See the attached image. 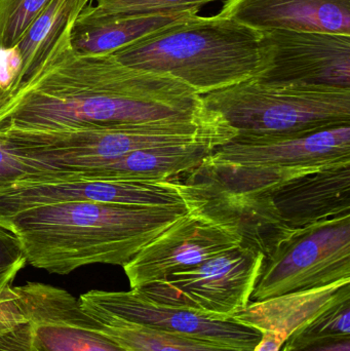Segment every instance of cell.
Segmentation results:
<instances>
[{
    "mask_svg": "<svg viewBox=\"0 0 350 351\" xmlns=\"http://www.w3.org/2000/svg\"><path fill=\"white\" fill-rule=\"evenodd\" d=\"M80 305L101 332L127 351H250L168 333L127 321L98 307Z\"/></svg>",
    "mask_w": 350,
    "mask_h": 351,
    "instance_id": "ffe728a7",
    "label": "cell"
},
{
    "mask_svg": "<svg viewBox=\"0 0 350 351\" xmlns=\"http://www.w3.org/2000/svg\"><path fill=\"white\" fill-rule=\"evenodd\" d=\"M90 1H92V0H90Z\"/></svg>",
    "mask_w": 350,
    "mask_h": 351,
    "instance_id": "1f68e13d",
    "label": "cell"
},
{
    "mask_svg": "<svg viewBox=\"0 0 350 351\" xmlns=\"http://www.w3.org/2000/svg\"><path fill=\"white\" fill-rule=\"evenodd\" d=\"M220 16L255 30L350 35V0H227Z\"/></svg>",
    "mask_w": 350,
    "mask_h": 351,
    "instance_id": "2e32d148",
    "label": "cell"
},
{
    "mask_svg": "<svg viewBox=\"0 0 350 351\" xmlns=\"http://www.w3.org/2000/svg\"><path fill=\"white\" fill-rule=\"evenodd\" d=\"M201 10H170L153 14L77 19L71 31V43L84 55H113L116 51L168 28Z\"/></svg>",
    "mask_w": 350,
    "mask_h": 351,
    "instance_id": "d6986e66",
    "label": "cell"
},
{
    "mask_svg": "<svg viewBox=\"0 0 350 351\" xmlns=\"http://www.w3.org/2000/svg\"><path fill=\"white\" fill-rule=\"evenodd\" d=\"M22 69V58L16 47H0V90L8 92L14 86Z\"/></svg>",
    "mask_w": 350,
    "mask_h": 351,
    "instance_id": "83f0119b",
    "label": "cell"
},
{
    "mask_svg": "<svg viewBox=\"0 0 350 351\" xmlns=\"http://www.w3.org/2000/svg\"><path fill=\"white\" fill-rule=\"evenodd\" d=\"M347 300H350V280H342L323 288L250 302L238 313L228 315L225 321L261 334H282L288 340L294 332L321 313Z\"/></svg>",
    "mask_w": 350,
    "mask_h": 351,
    "instance_id": "ac0fdd59",
    "label": "cell"
},
{
    "mask_svg": "<svg viewBox=\"0 0 350 351\" xmlns=\"http://www.w3.org/2000/svg\"><path fill=\"white\" fill-rule=\"evenodd\" d=\"M0 351H32V319L22 287H0Z\"/></svg>",
    "mask_w": 350,
    "mask_h": 351,
    "instance_id": "7402d4cb",
    "label": "cell"
},
{
    "mask_svg": "<svg viewBox=\"0 0 350 351\" xmlns=\"http://www.w3.org/2000/svg\"><path fill=\"white\" fill-rule=\"evenodd\" d=\"M281 351H350V338L338 340V341L328 342V343L314 344V346L293 348L284 344Z\"/></svg>",
    "mask_w": 350,
    "mask_h": 351,
    "instance_id": "f1b7e54d",
    "label": "cell"
},
{
    "mask_svg": "<svg viewBox=\"0 0 350 351\" xmlns=\"http://www.w3.org/2000/svg\"><path fill=\"white\" fill-rule=\"evenodd\" d=\"M203 97L236 131L234 138H271L350 125V90L266 84L252 78Z\"/></svg>",
    "mask_w": 350,
    "mask_h": 351,
    "instance_id": "5b68a950",
    "label": "cell"
},
{
    "mask_svg": "<svg viewBox=\"0 0 350 351\" xmlns=\"http://www.w3.org/2000/svg\"><path fill=\"white\" fill-rule=\"evenodd\" d=\"M74 23L33 75L0 97V134L192 121L211 114L201 95L171 76L129 67L112 55L78 53L71 43Z\"/></svg>",
    "mask_w": 350,
    "mask_h": 351,
    "instance_id": "6da1fadb",
    "label": "cell"
},
{
    "mask_svg": "<svg viewBox=\"0 0 350 351\" xmlns=\"http://www.w3.org/2000/svg\"><path fill=\"white\" fill-rule=\"evenodd\" d=\"M90 0H51L16 45L22 58V69L10 90L23 86L49 53L60 35L77 20ZM8 93V92H6Z\"/></svg>",
    "mask_w": 350,
    "mask_h": 351,
    "instance_id": "44dd1931",
    "label": "cell"
},
{
    "mask_svg": "<svg viewBox=\"0 0 350 351\" xmlns=\"http://www.w3.org/2000/svg\"><path fill=\"white\" fill-rule=\"evenodd\" d=\"M287 338L282 334L263 333L258 346L253 351H281Z\"/></svg>",
    "mask_w": 350,
    "mask_h": 351,
    "instance_id": "f546056e",
    "label": "cell"
},
{
    "mask_svg": "<svg viewBox=\"0 0 350 351\" xmlns=\"http://www.w3.org/2000/svg\"><path fill=\"white\" fill-rule=\"evenodd\" d=\"M112 56L129 67L171 76L201 96L257 77L265 59L261 31L219 14H195Z\"/></svg>",
    "mask_w": 350,
    "mask_h": 351,
    "instance_id": "3957f363",
    "label": "cell"
},
{
    "mask_svg": "<svg viewBox=\"0 0 350 351\" xmlns=\"http://www.w3.org/2000/svg\"><path fill=\"white\" fill-rule=\"evenodd\" d=\"M350 162V125L271 138H234L201 168L230 189L267 192L279 184Z\"/></svg>",
    "mask_w": 350,
    "mask_h": 351,
    "instance_id": "8992f818",
    "label": "cell"
},
{
    "mask_svg": "<svg viewBox=\"0 0 350 351\" xmlns=\"http://www.w3.org/2000/svg\"><path fill=\"white\" fill-rule=\"evenodd\" d=\"M63 202H99L140 206H185L177 180L14 182L0 188V227L38 206Z\"/></svg>",
    "mask_w": 350,
    "mask_h": 351,
    "instance_id": "8fae6325",
    "label": "cell"
},
{
    "mask_svg": "<svg viewBox=\"0 0 350 351\" xmlns=\"http://www.w3.org/2000/svg\"><path fill=\"white\" fill-rule=\"evenodd\" d=\"M218 146L191 143L160 146L129 152L84 173H49L43 182L109 180L166 181L199 168Z\"/></svg>",
    "mask_w": 350,
    "mask_h": 351,
    "instance_id": "e0dca14e",
    "label": "cell"
},
{
    "mask_svg": "<svg viewBox=\"0 0 350 351\" xmlns=\"http://www.w3.org/2000/svg\"><path fill=\"white\" fill-rule=\"evenodd\" d=\"M293 230L350 214V162L294 178L266 192Z\"/></svg>",
    "mask_w": 350,
    "mask_h": 351,
    "instance_id": "9a60e30c",
    "label": "cell"
},
{
    "mask_svg": "<svg viewBox=\"0 0 350 351\" xmlns=\"http://www.w3.org/2000/svg\"><path fill=\"white\" fill-rule=\"evenodd\" d=\"M3 94V92H2L1 90H0V97H1V95Z\"/></svg>",
    "mask_w": 350,
    "mask_h": 351,
    "instance_id": "4dcf8cb0",
    "label": "cell"
},
{
    "mask_svg": "<svg viewBox=\"0 0 350 351\" xmlns=\"http://www.w3.org/2000/svg\"><path fill=\"white\" fill-rule=\"evenodd\" d=\"M79 302L140 325L242 350H254L262 338L257 330L155 302L134 289L127 292L90 291L79 297Z\"/></svg>",
    "mask_w": 350,
    "mask_h": 351,
    "instance_id": "4fadbf2b",
    "label": "cell"
},
{
    "mask_svg": "<svg viewBox=\"0 0 350 351\" xmlns=\"http://www.w3.org/2000/svg\"><path fill=\"white\" fill-rule=\"evenodd\" d=\"M350 338V300L327 309L294 332L286 343L293 348L328 343Z\"/></svg>",
    "mask_w": 350,
    "mask_h": 351,
    "instance_id": "603a6c76",
    "label": "cell"
},
{
    "mask_svg": "<svg viewBox=\"0 0 350 351\" xmlns=\"http://www.w3.org/2000/svg\"><path fill=\"white\" fill-rule=\"evenodd\" d=\"M27 261L14 233L0 227V287L12 286Z\"/></svg>",
    "mask_w": 350,
    "mask_h": 351,
    "instance_id": "484cf974",
    "label": "cell"
},
{
    "mask_svg": "<svg viewBox=\"0 0 350 351\" xmlns=\"http://www.w3.org/2000/svg\"><path fill=\"white\" fill-rule=\"evenodd\" d=\"M201 166L186 173L184 181L177 180L189 213L238 235L242 247L260 252L264 259L294 232L266 192L230 189Z\"/></svg>",
    "mask_w": 350,
    "mask_h": 351,
    "instance_id": "9c48e42d",
    "label": "cell"
},
{
    "mask_svg": "<svg viewBox=\"0 0 350 351\" xmlns=\"http://www.w3.org/2000/svg\"><path fill=\"white\" fill-rule=\"evenodd\" d=\"M21 287L32 319V351H127L101 332L67 291L40 282Z\"/></svg>",
    "mask_w": 350,
    "mask_h": 351,
    "instance_id": "5bb4252c",
    "label": "cell"
},
{
    "mask_svg": "<svg viewBox=\"0 0 350 351\" xmlns=\"http://www.w3.org/2000/svg\"><path fill=\"white\" fill-rule=\"evenodd\" d=\"M242 245L238 235L187 212L123 266L131 289H139L188 269Z\"/></svg>",
    "mask_w": 350,
    "mask_h": 351,
    "instance_id": "7c38bea8",
    "label": "cell"
},
{
    "mask_svg": "<svg viewBox=\"0 0 350 351\" xmlns=\"http://www.w3.org/2000/svg\"><path fill=\"white\" fill-rule=\"evenodd\" d=\"M350 280V214L294 230L263 261L251 302Z\"/></svg>",
    "mask_w": 350,
    "mask_h": 351,
    "instance_id": "52a82bcc",
    "label": "cell"
},
{
    "mask_svg": "<svg viewBox=\"0 0 350 351\" xmlns=\"http://www.w3.org/2000/svg\"><path fill=\"white\" fill-rule=\"evenodd\" d=\"M88 4L77 19L100 18L107 16H125V14H153L170 10H201L211 2L227 0H94Z\"/></svg>",
    "mask_w": 350,
    "mask_h": 351,
    "instance_id": "cb8c5ba5",
    "label": "cell"
},
{
    "mask_svg": "<svg viewBox=\"0 0 350 351\" xmlns=\"http://www.w3.org/2000/svg\"><path fill=\"white\" fill-rule=\"evenodd\" d=\"M264 67L255 80L350 90V35L262 31Z\"/></svg>",
    "mask_w": 350,
    "mask_h": 351,
    "instance_id": "30bf717a",
    "label": "cell"
},
{
    "mask_svg": "<svg viewBox=\"0 0 350 351\" xmlns=\"http://www.w3.org/2000/svg\"><path fill=\"white\" fill-rule=\"evenodd\" d=\"M51 0H0V47H16Z\"/></svg>",
    "mask_w": 350,
    "mask_h": 351,
    "instance_id": "d4e9b609",
    "label": "cell"
},
{
    "mask_svg": "<svg viewBox=\"0 0 350 351\" xmlns=\"http://www.w3.org/2000/svg\"><path fill=\"white\" fill-rule=\"evenodd\" d=\"M187 212L185 206L63 202L25 210L3 228L27 263L64 276L92 264L123 267Z\"/></svg>",
    "mask_w": 350,
    "mask_h": 351,
    "instance_id": "7a4b0ae2",
    "label": "cell"
},
{
    "mask_svg": "<svg viewBox=\"0 0 350 351\" xmlns=\"http://www.w3.org/2000/svg\"><path fill=\"white\" fill-rule=\"evenodd\" d=\"M41 173V171L32 168L18 156L10 154L0 140V188L12 185L14 182L32 179Z\"/></svg>",
    "mask_w": 350,
    "mask_h": 351,
    "instance_id": "4316f807",
    "label": "cell"
},
{
    "mask_svg": "<svg viewBox=\"0 0 350 351\" xmlns=\"http://www.w3.org/2000/svg\"><path fill=\"white\" fill-rule=\"evenodd\" d=\"M236 131L218 113L192 121L112 125L63 132L0 134L8 152L41 172L84 173L129 152L160 146L205 143L220 146Z\"/></svg>",
    "mask_w": 350,
    "mask_h": 351,
    "instance_id": "277c9868",
    "label": "cell"
},
{
    "mask_svg": "<svg viewBox=\"0 0 350 351\" xmlns=\"http://www.w3.org/2000/svg\"><path fill=\"white\" fill-rule=\"evenodd\" d=\"M264 256L238 247L222 252L199 265L134 290L150 300L188 309L222 322L248 306Z\"/></svg>",
    "mask_w": 350,
    "mask_h": 351,
    "instance_id": "ba28073f",
    "label": "cell"
}]
</instances>
